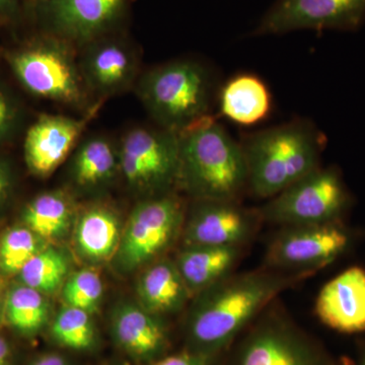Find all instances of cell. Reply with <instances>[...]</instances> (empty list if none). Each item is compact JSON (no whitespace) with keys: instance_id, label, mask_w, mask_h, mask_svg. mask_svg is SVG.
Masks as SVG:
<instances>
[{"instance_id":"6da1fadb","label":"cell","mask_w":365,"mask_h":365,"mask_svg":"<svg viewBox=\"0 0 365 365\" xmlns=\"http://www.w3.org/2000/svg\"><path fill=\"white\" fill-rule=\"evenodd\" d=\"M309 276L266 268L230 274L204 289L192 309L187 335L192 349L209 360L232 344L271 300Z\"/></svg>"},{"instance_id":"7a4b0ae2","label":"cell","mask_w":365,"mask_h":365,"mask_svg":"<svg viewBox=\"0 0 365 365\" xmlns=\"http://www.w3.org/2000/svg\"><path fill=\"white\" fill-rule=\"evenodd\" d=\"M327 139L318 127L297 119L242 137L248 191L257 198H272L321 167Z\"/></svg>"},{"instance_id":"3957f363","label":"cell","mask_w":365,"mask_h":365,"mask_svg":"<svg viewBox=\"0 0 365 365\" xmlns=\"http://www.w3.org/2000/svg\"><path fill=\"white\" fill-rule=\"evenodd\" d=\"M178 135V184L198 200L239 202L248 190V169L241 143L211 115Z\"/></svg>"},{"instance_id":"277c9868","label":"cell","mask_w":365,"mask_h":365,"mask_svg":"<svg viewBox=\"0 0 365 365\" xmlns=\"http://www.w3.org/2000/svg\"><path fill=\"white\" fill-rule=\"evenodd\" d=\"M138 97L160 128L179 134L208 116L212 81L203 66L178 60L155 67L138 81Z\"/></svg>"},{"instance_id":"5b68a950","label":"cell","mask_w":365,"mask_h":365,"mask_svg":"<svg viewBox=\"0 0 365 365\" xmlns=\"http://www.w3.org/2000/svg\"><path fill=\"white\" fill-rule=\"evenodd\" d=\"M35 30L32 39L14 53L11 66L16 76L34 95L74 107L86 104L88 88L73 55L76 48Z\"/></svg>"},{"instance_id":"8992f818","label":"cell","mask_w":365,"mask_h":365,"mask_svg":"<svg viewBox=\"0 0 365 365\" xmlns=\"http://www.w3.org/2000/svg\"><path fill=\"white\" fill-rule=\"evenodd\" d=\"M351 203L339 170H314L259 209L262 220L281 227L340 222Z\"/></svg>"},{"instance_id":"52a82bcc","label":"cell","mask_w":365,"mask_h":365,"mask_svg":"<svg viewBox=\"0 0 365 365\" xmlns=\"http://www.w3.org/2000/svg\"><path fill=\"white\" fill-rule=\"evenodd\" d=\"M135 0H50L28 9L29 25L83 48L124 29Z\"/></svg>"},{"instance_id":"ba28073f","label":"cell","mask_w":365,"mask_h":365,"mask_svg":"<svg viewBox=\"0 0 365 365\" xmlns=\"http://www.w3.org/2000/svg\"><path fill=\"white\" fill-rule=\"evenodd\" d=\"M356 235L343 220L284 227L269 245L266 266L282 272L312 275L347 253Z\"/></svg>"},{"instance_id":"9c48e42d","label":"cell","mask_w":365,"mask_h":365,"mask_svg":"<svg viewBox=\"0 0 365 365\" xmlns=\"http://www.w3.org/2000/svg\"><path fill=\"white\" fill-rule=\"evenodd\" d=\"M232 365H355L336 357L313 338L281 317L269 316L250 331Z\"/></svg>"},{"instance_id":"30bf717a","label":"cell","mask_w":365,"mask_h":365,"mask_svg":"<svg viewBox=\"0 0 365 365\" xmlns=\"http://www.w3.org/2000/svg\"><path fill=\"white\" fill-rule=\"evenodd\" d=\"M179 135L165 129L135 128L122 140L119 167L130 186L151 192L178 184Z\"/></svg>"},{"instance_id":"8fae6325","label":"cell","mask_w":365,"mask_h":365,"mask_svg":"<svg viewBox=\"0 0 365 365\" xmlns=\"http://www.w3.org/2000/svg\"><path fill=\"white\" fill-rule=\"evenodd\" d=\"M365 23V0H275L252 36L297 31L355 32Z\"/></svg>"},{"instance_id":"7c38bea8","label":"cell","mask_w":365,"mask_h":365,"mask_svg":"<svg viewBox=\"0 0 365 365\" xmlns=\"http://www.w3.org/2000/svg\"><path fill=\"white\" fill-rule=\"evenodd\" d=\"M182 223L181 203L170 194L139 204L119 245V259L126 268L143 265L172 244Z\"/></svg>"},{"instance_id":"4fadbf2b","label":"cell","mask_w":365,"mask_h":365,"mask_svg":"<svg viewBox=\"0 0 365 365\" xmlns=\"http://www.w3.org/2000/svg\"><path fill=\"white\" fill-rule=\"evenodd\" d=\"M123 32L107 34L83 47L81 74L88 90L101 97L122 93L136 78L135 51Z\"/></svg>"},{"instance_id":"5bb4252c","label":"cell","mask_w":365,"mask_h":365,"mask_svg":"<svg viewBox=\"0 0 365 365\" xmlns=\"http://www.w3.org/2000/svg\"><path fill=\"white\" fill-rule=\"evenodd\" d=\"M262 218L237 201L199 200L185 234L187 246H244Z\"/></svg>"},{"instance_id":"9a60e30c","label":"cell","mask_w":365,"mask_h":365,"mask_svg":"<svg viewBox=\"0 0 365 365\" xmlns=\"http://www.w3.org/2000/svg\"><path fill=\"white\" fill-rule=\"evenodd\" d=\"M100 104L83 118L42 116L29 129L25 140L26 165L33 174L45 177L54 172L98 113Z\"/></svg>"},{"instance_id":"2e32d148","label":"cell","mask_w":365,"mask_h":365,"mask_svg":"<svg viewBox=\"0 0 365 365\" xmlns=\"http://www.w3.org/2000/svg\"><path fill=\"white\" fill-rule=\"evenodd\" d=\"M319 321L337 332H365V269L353 266L327 282L317 297Z\"/></svg>"},{"instance_id":"e0dca14e","label":"cell","mask_w":365,"mask_h":365,"mask_svg":"<svg viewBox=\"0 0 365 365\" xmlns=\"http://www.w3.org/2000/svg\"><path fill=\"white\" fill-rule=\"evenodd\" d=\"M112 333L125 352L143 361L160 359L169 344L167 329L155 314L131 304L118 309Z\"/></svg>"},{"instance_id":"ac0fdd59","label":"cell","mask_w":365,"mask_h":365,"mask_svg":"<svg viewBox=\"0 0 365 365\" xmlns=\"http://www.w3.org/2000/svg\"><path fill=\"white\" fill-rule=\"evenodd\" d=\"M271 108L272 97L268 86L254 74H237L220 91V114L242 126L267 119Z\"/></svg>"},{"instance_id":"d6986e66","label":"cell","mask_w":365,"mask_h":365,"mask_svg":"<svg viewBox=\"0 0 365 365\" xmlns=\"http://www.w3.org/2000/svg\"><path fill=\"white\" fill-rule=\"evenodd\" d=\"M242 247L187 246L176 266L190 292H203L232 274Z\"/></svg>"},{"instance_id":"ffe728a7","label":"cell","mask_w":365,"mask_h":365,"mask_svg":"<svg viewBox=\"0 0 365 365\" xmlns=\"http://www.w3.org/2000/svg\"><path fill=\"white\" fill-rule=\"evenodd\" d=\"M189 294L176 263L170 261L158 262L151 266L139 282V294L144 307L155 314L181 309Z\"/></svg>"},{"instance_id":"44dd1931","label":"cell","mask_w":365,"mask_h":365,"mask_svg":"<svg viewBox=\"0 0 365 365\" xmlns=\"http://www.w3.org/2000/svg\"><path fill=\"white\" fill-rule=\"evenodd\" d=\"M76 244L91 260L109 259L120 245L119 222L114 213L102 207L86 211L76 228Z\"/></svg>"},{"instance_id":"7402d4cb","label":"cell","mask_w":365,"mask_h":365,"mask_svg":"<svg viewBox=\"0 0 365 365\" xmlns=\"http://www.w3.org/2000/svg\"><path fill=\"white\" fill-rule=\"evenodd\" d=\"M119 165V153L103 137H95L79 148L74 158L72 174L81 188H93L109 181Z\"/></svg>"},{"instance_id":"603a6c76","label":"cell","mask_w":365,"mask_h":365,"mask_svg":"<svg viewBox=\"0 0 365 365\" xmlns=\"http://www.w3.org/2000/svg\"><path fill=\"white\" fill-rule=\"evenodd\" d=\"M71 217L68 201L59 193H46L37 197L24 215L29 228L43 239L61 237L69 227Z\"/></svg>"},{"instance_id":"cb8c5ba5","label":"cell","mask_w":365,"mask_h":365,"mask_svg":"<svg viewBox=\"0 0 365 365\" xmlns=\"http://www.w3.org/2000/svg\"><path fill=\"white\" fill-rule=\"evenodd\" d=\"M9 324L24 335H34L44 327L48 319L47 302L42 292L32 287H14L6 299Z\"/></svg>"},{"instance_id":"d4e9b609","label":"cell","mask_w":365,"mask_h":365,"mask_svg":"<svg viewBox=\"0 0 365 365\" xmlns=\"http://www.w3.org/2000/svg\"><path fill=\"white\" fill-rule=\"evenodd\" d=\"M68 271L66 257L55 249L41 250L20 272L26 287L40 292H53L59 288Z\"/></svg>"},{"instance_id":"484cf974","label":"cell","mask_w":365,"mask_h":365,"mask_svg":"<svg viewBox=\"0 0 365 365\" xmlns=\"http://www.w3.org/2000/svg\"><path fill=\"white\" fill-rule=\"evenodd\" d=\"M51 335L59 345L76 351L91 349L96 341L90 314L69 306L57 314L52 323Z\"/></svg>"},{"instance_id":"4316f807","label":"cell","mask_w":365,"mask_h":365,"mask_svg":"<svg viewBox=\"0 0 365 365\" xmlns=\"http://www.w3.org/2000/svg\"><path fill=\"white\" fill-rule=\"evenodd\" d=\"M38 235L30 228H14L0 242V266L7 273H20L41 251Z\"/></svg>"},{"instance_id":"83f0119b","label":"cell","mask_w":365,"mask_h":365,"mask_svg":"<svg viewBox=\"0 0 365 365\" xmlns=\"http://www.w3.org/2000/svg\"><path fill=\"white\" fill-rule=\"evenodd\" d=\"M103 295V282L98 273L81 270L66 281L63 299L67 306L93 313L98 309Z\"/></svg>"},{"instance_id":"f1b7e54d","label":"cell","mask_w":365,"mask_h":365,"mask_svg":"<svg viewBox=\"0 0 365 365\" xmlns=\"http://www.w3.org/2000/svg\"><path fill=\"white\" fill-rule=\"evenodd\" d=\"M28 24V9L24 0H0V28H20Z\"/></svg>"},{"instance_id":"f546056e","label":"cell","mask_w":365,"mask_h":365,"mask_svg":"<svg viewBox=\"0 0 365 365\" xmlns=\"http://www.w3.org/2000/svg\"><path fill=\"white\" fill-rule=\"evenodd\" d=\"M209 359L197 353L186 351L153 360L148 365H208Z\"/></svg>"},{"instance_id":"4dcf8cb0","label":"cell","mask_w":365,"mask_h":365,"mask_svg":"<svg viewBox=\"0 0 365 365\" xmlns=\"http://www.w3.org/2000/svg\"><path fill=\"white\" fill-rule=\"evenodd\" d=\"M14 117V110L11 101L0 91V137L9 130Z\"/></svg>"},{"instance_id":"1f68e13d","label":"cell","mask_w":365,"mask_h":365,"mask_svg":"<svg viewBox=\"0 0 365 365\" xmlns=\"http://www.w3.org/2000/svg\"><path fill=\"white\" fill-rule=\"evenodd\" d=\"M32 365H69L66 359L58 354H47L36 360Z\"/></svg>"},{"instance_id":"d6a6232c","label":"cell","mask_w":365,"mask_h":365,"mask_svg":"<svg viewBox=\"0 0 365 365\" xmlns=\"http://www.w3.org/2000/svg\"><path fill=\"white\" fill-rule=\"evenodd\" d=\"M11 348L4 338L0 337V365H9Z\"/></svg>"},{"instance_id":"836d02e7","label":"cell","mask_w":365,"mask_h":365,"mask_svg":"<svg viewBox=\"0 0 365 365\" xmlns=\"http://www.w3.org/2000/svg\"><path fill=\"white\" fill-rule=\"evenodd\" d=\"M7 188H9V177L6 170L0 165V200L6 195Z\"/></svg>"},{"instance_id":"e575fe53","label":"cell","mask_w":365,"mask_h":365,"mask_svg":"<svg viewBox=\"0 0 365 365\" xmlns=\"http://www.w3.org/2000/svg\"><path fill=\"white\" fill-rule=\"evenodd\" d=\"M355 365H365V339L360 342L359 362Z\"/></svg>"},{"instance_id":"d590c367","label":"cell","mask_w":365,"mask_h":365,"mask_svg":"<svg viewBox=\"0 0 365 365\" xmlns=\"http://www.w3.org/2000/svg\"><path fill=\"white\" fill-rule=\"evenodd\" d=\"M47 1H50V0H24L26 9H29L30 6H36V4H43V2Z\"/></svg>"}]
</instances>
